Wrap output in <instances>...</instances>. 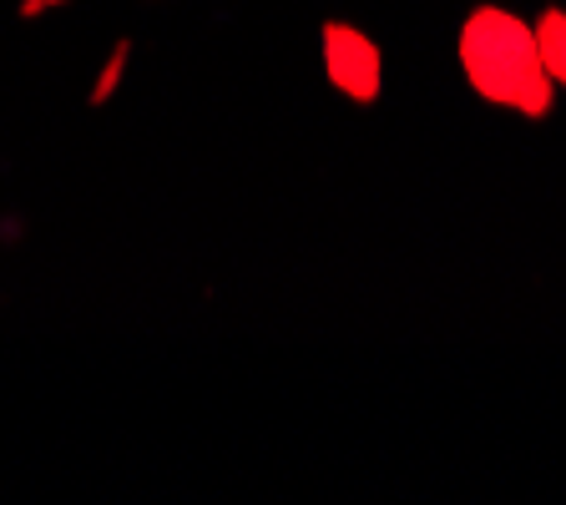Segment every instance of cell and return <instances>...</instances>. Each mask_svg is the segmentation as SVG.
<instances>
[{"label":"cell","mask_w":566,"mask_h":505,"mask_svg":"<svg viewBox=\"0 0 566 505\" xmlns=\"http://www.w3.org/2000/svg\"><path fill=\"white\" fill-rule=\"evenodd\" d=\"M465 66L475 86L495 102L542 112L546 106V61L536 51V35L501 11H481L465 25Z\"/></svg>","instance_id":"cell-1"}]
</instances>
